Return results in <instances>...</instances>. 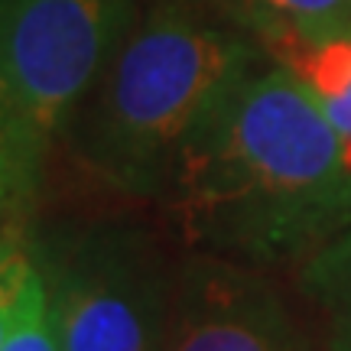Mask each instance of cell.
<instances>
[{"label": "cell", "instance_id": "obj_1", "mask_svg": "<svg viewBox=\"0 0 351 351\" xmlns=\"http://www.w3.org/2000/svg\"><path fill=\"white\" fill-rule=\"evenodd\" d=\"M163 205L192 251L306 263L351 228V166L315 95L261 49L179 143Z\"/></svg>", "mask_w": 351, "mask_h": 351}, {"label": "cell", "instance_id": "obj_2", "mask_svg": "<svg viewBox=\"0 0 351 351\" xmlns=\"http://www.w3.org/2000/svg\"><path fill=\"white\" fill-rule=\"evenodd\" d=\"M261 49L208 0H140L62 143L111 192L163 202L179 143L225 78Z\"/></svg>", "mask_w": 351, "mask_h": 351}, {"label": "cell", "instance_id": "obj_3", "mask_svg": "<svg viewBox=\"0 0 351 351\" xmlns=\"http://www.w3.org/2000/svg\"><path fill=\"white\" fill-rule=\"evenodd\" d=\"M140 0H0V176L29 208Z\"/></svg>", "mask_w": 351, "mask_h": 351}, {"label": "cell", "instance_id": "obj_4", "mask_svg": "<svg viewBox=\"0 0 351 351\" xmlns=\"http://www.w3.org/2000/svg\"><path fill=\"white\" fill-rule=\"evenodd\" d=\"M59 351H163L176 267L160 234L101 218L36 247Z\"/></svg>", "mask_w": 351, "mask_h": 351}, {"label": "cell", "instance_id": "obj_5", "mask_svg": "<svg viewBox=\"0 0 351 351\" xmlns=\"http://www.w3.org/2000/svg\"><path fill=\"white\" fill-rule=\"evenodd\" d=\"M163 351H315V345L261 267L192 251L176 267Z\"/></svg>", "mask_w": 351, "mask_h": 351}, {"label": "cell", "instance_id": "obj_6", "mask_svg": "<svg viewBox=\"0 0 351 351\" xmlns=\"http://www.w3.org/2000/svg\"><path fill=\"white\" fill-rule=\"evenodd\" d=\"M270 56L351 36V0H208Z\"/></svg>", "mask_w": 351, "mask_h": 351}, {"label": "cell", "instance_id": "obj_7", "mask_svg": "<svg viewBox=\"0 0 351 351\" xmlns=\"http://www.w3.org/2000/svg\"><path fill=\"white\" fill-rule=\"evenodd\" d=\"M300 289L326 326V351H351V228L300 263Z\"/></svg>", "mask_w": 351, "mask_h": 351}, {"label": "cell", "instance_id": "obj_8", "mask_svg": "<svg viewBox=\"0 0 351 351\" xmlns=\"http://www.w3.org/2000/svg\"><path fill=\"white\" fill-rule=\"evenodd\" d=\"M274 59L293 69L302 85L315 95V101L322 104L326 117L335 127V134L341 137L351 166V36L289 49Z\"/></svg>", "mask_w": 351, "mask_h": 351}, {"label": "cell", "instance_id": "obj_9", "mask_svg": "<svg viewBox=\"0 0 351 351\" xmlns=\"http://www.w3.org/2000/svg\"><path fill=\"white\" fill-rule=\"evenodd\" d=\"M46 289L43 270L36 261V247L16 231H0V348L7 345L13 328L20 326L26 309Z\"/></svg>", "mask_w": 351, "mask_h": 351}, {"label": "cell", "instance_id": "obj_10", "mask_svg": "<svg viewBox=\"0 0 351 351\" xmlns=\"http://www.w3.org/2000/svg\"><path fill=\"white\" fill-rule=\"evenodd\" d=\"M0 351H59L56 332L49 322V306H46V289L36 296V302L26 309L20 326L13 328V335Z\"/></svg>", "mask_w": 351, "mask_h": 351}, {"label": "cell", "instance_id": "obj_11", "mask_svg": "<svg viewBox=\"0 0 351 351\" xmlns=\"http://www.w3.org/2000/svg\"><path fill=\"white\" fill-rule=\"evenodd\" d=\"M26 208H23V202L16 199V192L10 189V182L0 176V221L3 218H16V215H23Z\"/></svg>", "mask_w": 351, "mask_h": 351}, {"label": "cell", "instance_id": "obj_12", "mask_svg": "<svg viewBox=\"0 0 351 351\" xmlns=\"http://www.w3.org/2000/svg\"><path fill=\"white\" fill-rule=\"evenodd\" d=\"M3 228H7V225H3ZM3 228H0V231H3Z\"/></svg>", "mask_w": 351, "mask_h": 351}]
</instances>
